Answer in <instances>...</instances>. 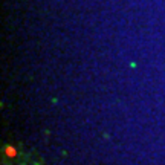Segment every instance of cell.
Wrapping results in <instances>:
<instances>
[{"label":"cell","instance_id":"6da1fadb","mask_svg":"<svg viewBox=\"0 0 165 165\" xmlns=\"http://www.w3.org/2000/svg\"><path fill=\"white\" fill-rule=\"evenodd\" d=\"M5 153H6L8 158H14V156H17V150H15L14 147H11V145H8V147L5 148Z\"/></svg>","mask_w":165,"mask_h":165}]
</instances>
